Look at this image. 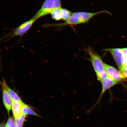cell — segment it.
I'll return each mask as SVG.
<instances>
[{"label":"cell","mask_w":127,"mask_h":127,"mask_svg":"<svg viewBox=\"0 0 127 127\" xmlns=\"http://www.w3.org/2000/svg\"><path fill=\"white\" fill-rule=\"evenodd\" d=\"M101 82L102 85V90L101 93L95 104L90 108L86 111V113L87 114H90L93 112L98 105H99V106H100L103 96L105 92L119 83V82L111 79L108 76Z\"/></svg>","instance_id":"obj_4"},{"label":"cell","mask_w":127,"mask_h":127,"mask_svg":"<svg viewBox=\"0 0 127 127\" xmlns=\"http://www.w3.org/2000/svg\"><path fill=\"white\" fill-rule=\"evenodd\" d=\"M36 20L32 18L25 22L15 29L11 32L6 35V40H9L15 36H20L22 37L30 29Z\"/></svg>","instance_id":"obj_5"},{"label":"cell","mask_w":127,"mask_h":127,"mask_svg":"<svg viewBox=\"0 0 127 127\" xmlns=\"http://www.w3.org/2000/svg\"><path fill=\"white\" fill-rule=\"evenodd\" d=\"M26 116V115L22 113L18 117L15 118L14 120L16 125H18L20 127H23Z\"/></svg>","instance_id":"obj_14"},{"label":"cell","mask_w":127,"mask_h":127,"mask_svg":"<svg viewBox=\"0 0 127 127\" xmlns=\"http://www.w3.org/2000/svg\"><path fill=\"white\" fill-rule=\"evenodd\" d=\"M6 86L11 100L18 101L20 102L23 101L17 93L15 91L10 88L7 84L6 85Z\"/></svg>","instance_id":"obj_11"},{"label":"cell","mask_w":127,"mask_h":127,"mask_svg":"<svg viewBox=\"0 0 127 127\" xmlns=\"http://www.w3.org/2000/svg\"><path fill=\"white\" fill-rule=\"evenodd\" d=\"M16 127H20V126H18V125H16Z\"/></svg>","instance_id":"obj_19"},{"label":"cell","mask_w":127,"mask_h":127,"mask_svg":"<svg viewBox=\"0 0 127 127\" xmlns=\"http://www.w3.org/2000/svg\"><path fill=\"white\" fill-rule=\"evenodd\" d=\"M104 65L106 73L108 77L110 78L119 83L125 80L126 78L120 71L105 63H104Z\"/></svg>","instance_id":"obj_7"},{"label":"cell","mask_w":127,"mask_h":127,"mask_svg":"<svg viewBox=\"0 0 127 127\" xmlns=\"http://www.w3.org/2000/svg\"><path fill=\"white\" fill-rule=\"evenodd\" d=\"M6 127H16L15 120L12 117H9L5 125Z\"/></svg>","instance_id":"obj_16"},{"label":"cell","mask_w":127,"mask_h":127,"mask_svg":"<svg viewBox=\"0 0 127 127\" xmlns=\"http://www.w3.org/2000/svg\"><path fill=\"white\" fill-rule=\"evenodd\" d=\"M0 127H6V125L3 123H0Z\"/></svg>","instance_id":"obj_18"},{"label":"cell","mask_w":127,"mask_h":127,"mask_svg":"<svg viewBox=\"0 0 127 127\" xmlns=\"http://www.w3.org/2000/svg\"><path fill=\"white\" fill-rule=\"evenodd\" d=\"M85 51L89 56L87 59L91 63L96 73L97 80L100 82L108 77L104 67V63L100 56L90 46L85 50Z\"/></svg>","instance_id":"obj_1"},{"label":"cell","mask_w":127,"mask_h":127,"mask_svg":"<svg viewBox=\"0 0 127 127\" xmlns=\"http://www.w3.org/2000/svg\"><path fill=\"white\" fill-rule=\"evenodd\" d=\"M60 11L62 19L65 21L69 19L72 14L70 11L66 9L61 8Z\"/></svg>","instance_id":"obj_12"},{"label":"cell","mask_w":127,"mask_h":127,"mask_svg":"<svg viewBox=\"0 0 127 127\" xmlns=\"http://www.w3.org/2000/svg\"><path fill=\"white\" fill-rule=\"evenodd\" d=\"M107 13L111 15L110 13L106 10L95 12H78L72 13L67 20L63 23L52 25L53 26L63 27L68 25H76L85 23L88 22L91 18L99 14Z\"/></svg>","instance_id":"obj_2"},{"label":"cell","mask_w":127,"mask_h":127,"mask_svg":"<svg viewBox=\"0 0 127 127\" xmlns=\"http://www.w3.org/2000/svg\"><path fill=\"white\" fill-rule=\"evenodd\" d=\"M23 103V101L11 100V108L14 118H17L22 114L21 108Z\"/></svg>","instance_id":"obj_9"},{"label":"cell","mask_w":127,"mask_h":127,"mask_svg":"<svg viewBox=\"0 0 127 127\" xmlns=\"http://www.w3.org/2000/svg\"><path fill=\"white\" fill-rule=\"evenodd\" d=\"M110 53L113 58L119 70L121 71L124 67L123 55L122 49L109 48L104 50Z\"/></svg>","instance_id":"obj_6"},{"label":"cell","mask_w":127,"mask_h":127,"mask_svg":"<svg viewBox=\"0 0 127 127\" xmlns=\"http://www.w3.org/2000/svg\"><path fill=\"white\" fill-rule=\"evenodd\" d=\"M7 84V82L4 78L2 79V82H0V84L1 85L2 89L3 103L8 114H9L11 109V100L9 97L7 88H6V86Z\"/></svg>","instance_id":"obj_8"},{"label":"cell","mask_w":127,"mask_h":127,"mask_svg":"<svg viewBox=\"0 0 127 127\" xmlns=\"http://www.w3.org/2000/svg\"><path fill=\"white\" fill-rule=\"evenodd\" d=\"M60 8H55L53 9L50 13V14L52 16V18L53 19L57 21L62 19L60 13Z\"/></svg>","instance_id":"obj_13"},{"label":"cell","mask_w":127,"mask_h":127,"mask_svg":"<svg viewBox=\"0 0 127 127\" xmlns=\"http://www.w3.org/2000/svg\"><path fill=\"white\" fill-rule=\"evenodd\" d=\"M22 113L25 115H31L39 116V115L34 111L23 102L22 103L21 108Z\"/></svg>","instance_id":"obj_10"},{"label":"cell","mask_w":127,"mask_h":127,"mask_svg":"<svg viewBox=\"0 0 127 127\" xmlns=\"http://www.w3.org/2000/svg\"><path fill=\"white\" fill-rule=\"evenodd\" d=\"M124 61V67L121 72H122L125 68L127 67V48H122Z\"/></svg>","instance_id":"obj_15"},{"label":"cell","mask_w":127,"mask_h":127,"mask_svg":"<svg viewBox=\"0 0 127 127\" xmlns=\"http://www.w3.org/2000/svg\"><path fill=\"white\" fill-rule=\"evenodd\" d=\"M61 7L60 0H45L40 9L32 18L36 20L41 17L50 14L53 9Z\"/></svg>","instance_id":"obj_3"},{"label":"cell","mask_w":127,"mask_h":127,"mask_svg":"<svg viewBox=\"0 0 127 127\" xmlns=\"http://www.w3.org/2000/svg\"><path fill=\"white\" fill-rule=\"evenodd\" d=\"M121 73L125 78H127V67L125 68Z\"/></svg>","instance_id":"obj_17"}]
</instances>
